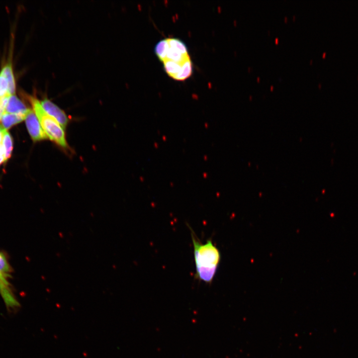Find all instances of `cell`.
<instances>
[{
  "instance_id": "1",
  "label": "cell",
  "mask_w": 358,
  "mask_h": 358,
  "mask_svg": "<svg viewBox=\"0 0 358 358\" xmlns=\"http://www.w3.org/2000/svg\"><path fill=\"white\" fill-rule=\"evenodd\" d=\"M189 227L193 247L195 266V278L200 281L211 283L216 274L220 254L218 248L209 239L202 244Z\"/></svg>"
},
{
  "instance_id": "2",
  "label": "cell",
  "mask_w": 358,
  "mask_h": 358,
  "mask_svg": "<svg viewBox=\"0 0 358 358\" xmlns=\"http://www.w3.org/2000/svg\"><path fill=\"white\" fill-rule=\"evenodd\" d=\"M26 97L48 138L63 149L68 150L70 147L62 127L55 119L45 112L40 101L36 97L31 95H26Z\"/></svg>"
},
{
  "instance_id": "3",
  "label": "cell",
  "mask_w": 358,
  "mask_h": 358,
  "mask_svg": "<svg viewBox=\"0 0 358 358\" xmlns=\"http://www.w3.org/2000/svg\"><path fill=\"white\" fill-rule=\"evenodd\" d=\"M11 268L5 255L0 252V294L9 312L15 313L19 303L13 293L10 279Z\"/></svg>"
},
{
  "instance_id": "4",
  "label": "cell",
  "mask_w": 358,
  "mask_h": 358,
  "mask_svg": "<svg viewBox=\"0 0 358 358\" xmlns=\"http://www.w3.org/2000/svg\"><path fill=\"white\" fill-rule=\"evenodd\" d=\"M166 39L165 50L160 59L162 62L172 61L179 63L190 59L186 47L181 41L175 38Z\"/></svg>"
},
{
  "instance_id": "5",
  "label": "cell",
  "mask_w": 358,
  "mask_h": 358,
  "mask_svg": "<svg viewBox=\"0 0 358 358\" xmlns=\"http://www.w3.org/2000/svg\"><path fill=\"white\" fill-rule=\"evenodd\" d=\"M163 63L167 74L174 80L183 81L191 75L192 63L190 59L179 63L164 61Z\"/></svg>"
},
{
  "instance_id": "6",
  "label": "cell",
  "mask_w": 358,
  "mask_h": 358,
  "mask_svg": "<svg viewBox=\"0 0 358 358\" xmlns=\"http://www.w3.org/2000/svg\"><path fill=\"white\" fill-rule=\"evenodd\" d=\"M40 103L45 112L55 119L64 129H66L70 119L65 111L47 97L43 98Z\"/></svg>"
},
{
  "instance_id": "7",
  "label": "cell",
  "mask_w": 358,
  "mask_h": 358,
  "mask_svg": "<svg viewBox=\"0 0 358 358\" xmlns=\"http://www.w3.org/2000/svg\"><path fill=\"white\" fill-rule=\"evenodd\" d=\"M25 123L29 134L34 142L48 139L39 121L32 109L29 110L25 117Z\"/></svg>"
},
{
  "instance_id": "8",
  "label": "cell",
  "mask_w": 358,
  "mask_h": 358,
  "mask_svg": "<svg viewBox=\"0 0 358 358\" xmlns=\"http://www.w3.org/2000/svg\"><path fill=\"white\" fill-rule=\"evenodd\" d=\"M30 110L27 107L24 103L14 94L10 95L4 112L20 114L26 117V115Z\"/></svg>"
},
{
  "instance_id": "9",
  "label": "cell",
  "mask_w": 358,
  "mask_h": 358,
  "mask_svg": "<svg viewBox=\"0 0 358 358\" xmlns=\"http://www.w3.org/2000/svg\"><path fill=\"white\" fill-rule=\"evenodd\" d=\"M0 72L6 78L8 82L9 95L14 94L15 91V82L11 61L3 66Z\"/></svg>"
},
{
  "instance_id": "10",
  "label": "cell",
  "mask_w": 358,
  "mask_h": 358,
  "mask_svg": "<svg viewBox=\"0 0 358 358\" xmlns=\"http://www.w3.org/2000/svg\"><path fill=\"white\" fill-rule=\"evenodd\" d=\"M25 117L13 113L4 112L1 118V126L3 129L7 130L11 126L21 122Z\"/></svg>"
},
{
  "instance_id": "11",
  "label": "cell",
  "mask_w": 358,
  "mask_h": 358,
  "mask_svg": "<svg viewBox=\"0 0 358 358\" xmlns=\"http://www.w3.org/2000/svg\"><path fill=\"white\" fill-rule=\"evenodd\" d=\"M2 132V142L4 154V161H6L11 155L12 150V140L7 130L0 126Z\"/></svg>"
},
{
  "instance_id": "12",
  "label": "cell",
  "mask_w": 358,
  "mask_h": 358,
  "mask_svg": "<svg viewBox=\"0 0 358 358\" xmlns=\"http://www.w3.org/2000/svg\"><path fill=\"white\" fill-rule=\"evenodd\" d=\"M8 93V84L6 78L0 72V98L10 96Z\"/></svg>"
},
{
  "instance_id": "13",
  "label": "cell",
  "mask_w": 358,
  "mask_h": 358,
  "mask_svg": "<svg viewBox=\"0 0 358 358\" xmlns=\"http://www.w3.org/2000/svg\"><path fill=\"white\" fill-rule=\"evenodd\" d=\"M9 96H6L0 98V120H1V117L5 112Z\"/></svg>"
},
{
  "instance_id": "14",
  "label": "cell",
  "mask_w": 358,
  "mask_h": 358,
  "mask_svg": "<svg viewBox=\"0 0 358 358\" xmlns=\"http://www.w3.org/2000/svg\"><path fill=\"white\" fill-rule=\"evenodd\" d=\"M4 161V154L2 145L0 144V164Z\"/></svg>"
},
{
  "instance_id": "15",
  "label": "cell",
  "mask_w": 358,
  "mask_h": 358,
  "mask_svg": "<svg viewBox=\"0 0 358 358\" xmlns=\"http://www.w3.org/2000/svg\"><path fill=\"white\" fill-rule=\"evenodd\" d=\"M2 141V132L1 128H0V144H1V141Z\"/></svg>"
}]
</instances>
